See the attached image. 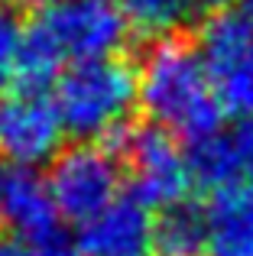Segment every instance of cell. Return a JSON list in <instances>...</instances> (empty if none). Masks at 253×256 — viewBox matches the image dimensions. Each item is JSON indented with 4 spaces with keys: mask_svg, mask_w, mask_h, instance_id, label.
<instances>
[{
    "mask_svg": "<svg viewBox=\"0 0 253 256\" xmlns=\"http://www.w3.org/2000/svg\"><path fill=\"white\" fill-rule=\"evenodd\" d=\"M136 84L152 126L188 146L221 133L224 104L198 46L178 36L156 39L136 68Z\"/></svg>",
    "mask_w": 253,
    "mask_h": 256,
    "instance_id": "1",
    "label": "cell"
},
{
    "mask_svg": "<svg viewBox=\"0 0 253 256\" xmlns=\"http://www.w3.org/2000/svg\"><path fill=\"white\" fill-rule=\"evenodd\" d=\"M32 256H88V253H84L78 244H65V240L52 237V240H46V244L32 246Z\"/></svg>",
    "mask_w": 253,
    "mask_h": 256,
    "instance_id": "16",
    "label": "cell"
},
{
    "mask_svg": "<svg viewBox=\"0 0 253 256\" xmlns=\"http://www.w3.org/2000/svg\"><path fill=\"white\" fill-rule=\"evenodd\" d=\"M152 253L156 256H208L204 208L188 201L159 211L152 220Z\"/></svg>",
    "mask_w": 253,
    "mask_h": 256,
    "instance_id": "11",
    "label": "cell"
},
{
    "mask_svg": "<svg viewBox=\"0 0 253 256\" xmlns=\"http://www.w3.org/2000/svg\"><path fill=\"white\" fill-rule=\"evenodd\" d=\"M126 36L130 23L117 0H52L26 26L20 78L36 88L72 65L117 58Z\"/></svg>",
    "mask_w": 253,
    "mask_h": 256,
    "instance_id": "2",
    "label": "cell"
},
{
    "mask_svg": "<svg viewBox=\"0 0 253 256\" xmlns=\"http://www.w3.org/2000/svg\"><path fill=\"white\" fill-rule=\"evenodd\" d=\"M78 246L88 256H146L152 250V214L133 194L114 198L78 227Z\"/></svg>",
    "mask_w": 253,
    "mask_h": 256,
    "instance_id": "9",
    "label": "cell"
},
{
    "mask_svg": "<svg viewBox=\"0 0 253 256\" xmlns=\"http://www.w3.org/2000/svg\"><path fill=\"white\" fill-rule=\"evenodd\" d=\"M208 256H253V182L211 192L204 204Z\"/></svg>",
    "mask_w": 253,
    "mask_h": 256,
    "instance_id": "10",
    "label": "cell"
},
{
    "mask_svg": "<svg viewBox=\"0 0 253 256\" xmlns=\"http://www.w3.org/2000/svg\"><path fill=\"white\" fill-rule=\"evenodd\" d=\"M188 162H192V178L195 185L221 192V188L240 182V169H237V156L230 146L228 133H214L208 140H198L188 146Z\"/></svg>",
    "mask_w": 253,
    "mask_h": 256,
    "instance_id": "13",
    "label": "cell"
},
{
    "mask_svg": "<svg viewBox=\"0 0 253 256\" xmlns=\"http://www.w3.org/2000/svg\"><path fill=\"white\" fill-rule=\"evenodd\" d=\"M65 124L52 94L39 88L16 91L0 104V152L10 162L42 166L62 152Z\"/></svg>",
    "mask_w": 253,
    "mask_h": 256,
    "instance_id": "7",
    "label": "cell"
},
{
    "mask_svg": "<svg viewBox=\"0 0 253 256\" xmlns=\"http://www.w3.org/2000/svg\"><path fill=\"white\" fill-rule=\"evenodd\" d=\"M130 23V32L146 39H169L178 26L188 23L198 0H117Z\"/></svg>",
    "mask_w": 253,
    "mask_h": 256,
    "instance_id": "12",
    "label": "cell"
},
{
    "mask_svg": "<svg viewBox=\"0 0 253 256\" xmlns=\"http://www.w3.org/2000/svg\"><path fill=\"white\" fill-rule=\"evenodd\" d=\"M52 100L65 133L78 143H110L130 133L133 107L140 104L136 68L124 58H101V62L72 65L56 78Z\"/></svg>",
    "mask_w": 253,
    "mask_h": 256,
    "instance_id": "3",
    "label": "cell"
},
{
    "mask_svg": "<svg viewBox=\"0 0 253 256\" xmlns=\"http://www.w3.org/2000/svg\"><path fill=\"white\" fill-rule=\"evenodd\" d=\"M228 136H230V146H234V156H237L240 182H253V114L240 117V124Z\"/></svg>",
    "mask_w": 253,
    "mask_h": 256,
    "instance_id": "15",
    "label": "cell"
},
{
    "mask_svg": "<svg viewBox=\"0 0 253 256\" xmlns=\"http://www.w3.org/2000/svg\"><path fill=\"white\" fill-rule=\"evenodd\" d=\"M46 175L58 214L82 227L114 198H120L124 162L108 143H75L52 159Z\"/></svg>",
    "mask_w": 253,
    "mask_h": 256,
    "instance_id": "4",
    "label": "cell"
},
{
    "mask_svg": "<svg viewBox=\"0 0 253 256\" xmlns=\"http://www.w3.org/2000/svg\"><path fill=\"white\" fill-rule=\"evenodd\" d=\"M126 152H124V169L130 175L133 198H140L146 208L166 211L172 204H182L188 188L195 185L192 178L188 150L182 140L159 126L126 133Z\"/></svg>",
    "mask_w": 253,
    "mask_h": 256,
    "instance_id": "5",
    "label": "cell"
},
{
    "mask_svg": "<svg viewBox=\"0 0 253 256\" xmlns=\"http://www.w3.org/2000/svg\"><path fill=\"white\" fill-rule=\"evenodd\" d=\"M240 4V13H247V16L253 20V0H237Z\"/></svg>",
    "mask_w": 253,
    "mask_h": 256,
    "instance_id": "19",
    "label": "cell"
},
{
    "mask_svg": "<svg viewBox=\"0 0 253 256\" xmlns=\"http://www.w3.org/2000/svg\"><path fill=\"white\" fill-rule=\"evenodd\" d=\"M4 6H10L13 13H39L52 4V0H0Z\"/></svg>",
    "mask_w": 253,
    "mask_h": 256,
    "instance_id": "18",
    "label": "cell"
},
{
    "mask_svg": "<svg viewBox=\"0 0 253 256\" xmlns=\"http://www.w3.org/2000/svg\"><path fill=\"white\" fill-rule=\"evenodd\" d=\"M23 39L26 26L10 6L0 4V91H6L23 72Z\"/></svg>",
    "mask_w": 253,
    "mask_h": 256,
    "instance_id": "14",
    "label": "cell"
},
{
    "mask_svg": "<svg viewBox=\"0 0 253 256\" xmlns=\"http://www.w3.org/2000/svg\"><path fill=\"white\" fill-rule=\"evenodd\" d=\"M198 52L208 65L224 110L253 114V20L240 10L208 16L198 32Z\"/></svg>",
    "mask_w": 253,
    "mask_h": 256,
    "instance_id": "6",
    "label": "cell"
},
{
    "mask_svg": "<svg viewBox=\"0 0 253 256\" xmlns=\"http://www.w3.org/2000/svg\"><path fill=\"white\" fill-rule=\"evenodd\" d=\"M0 256H32V244H23V240L0 234Z\"/></svg>",
    "mask_w": 253,
    "mask_h": 256,
    "instance_id": "17",
    "label": "cell"
},
{
    "mask_svg": "<svg viewBox=\"0 0 253 256\" xmlns=\"http://www.w3.org/2000/svg\"><path fill=\"white\" fill-rule=\"evenodd\" d=\"M62 220L49 188V175L36 166L0 162V234L23 244H46Z\"/></svg>",
    "mask_w": 253,
    "mask_h": 256,
    "instance_id": "8",
    "label": "cell"
}]
</instances>
